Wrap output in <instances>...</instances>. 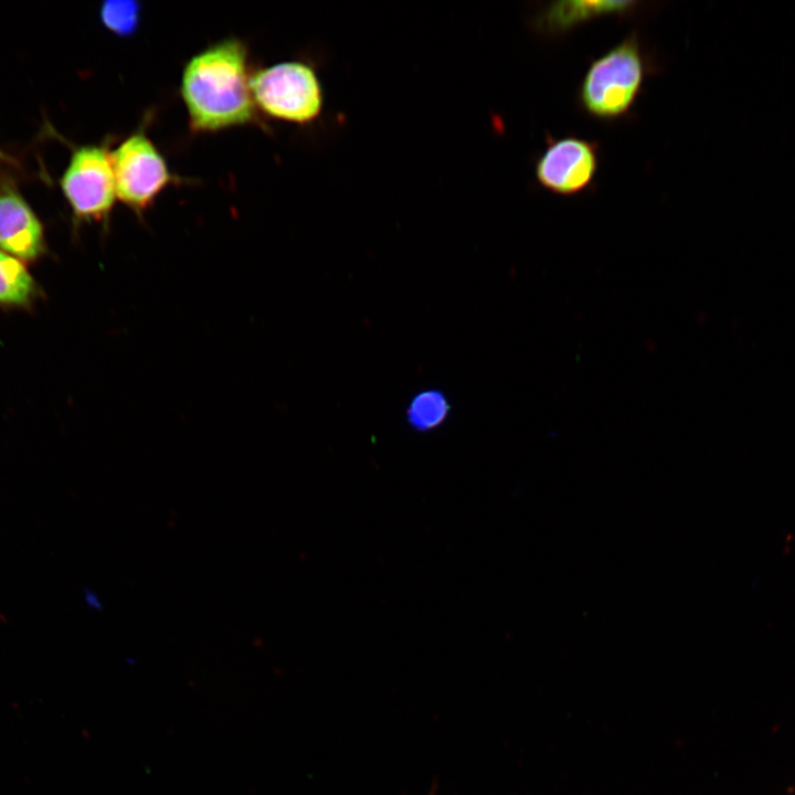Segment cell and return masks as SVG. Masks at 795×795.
<instances>
[{
  "label": "cell",
  "instance_id": "6da1fadb",
  "mask_svg": "<svg viewBox=\"0 0 795 795\" xmlns=\"http://www.w3.org/2000/svg\"><path fill=\"white\" fill-rule=\"evenodd\" d=\"M248 49L225 38L192 55L180 78V96L193 132L261 124L251 92Z\"/></svg>",
  "mask_w": 795,
  "mask_h": 795
},
{
  "label": "cell",
  "instance_id": "7a4b0ae2",
  "mask_svg": "<svg viewBox=\"0 0 795 795\" xmlns=\"http://www.w3.org/2000/svg\"><path fill=\"white\" fill-rule=\"evenodd\" d=\"M651 71L650 56L633 31L591 61L577 87V103L596 120L621 119L635 106Z\"/></svg>",
  "mask_w": 795,
  "mask_h": 795
},
{
  "label": "cell",
  "instance_id": "3957f363",
  "mask_svg": "<svg viewBox=\"0 0 795 795\" xmlns=\"http://www.w3.org/2000/svg\"><path fill=\"white\" fill-rule=\"evenodd\" d=\"M250 85L258 113L271 118L306 126L322 114V85L308 61L292 60L258 68L252 73Z\"/></svg>",
  "mask_w": 795,
  "mask_h": 795
},
{
  "label": "cell",
  "instance_id": "277c9868",
  "mask_svg": "<svg viewBox=\"0 0 795 795\" xmlns=\"http://www.w3.org/2000/svg\"><path fill=\"white\" fill-rule=\"evenodd\" d=\"M60 186L75 223H102L107 227L117 199L108 142L75 148Z\"/></svg>",
  "mask_w": 795,
  "mask_h": 795
},
{
  "label": "cell",
  "instance_id": "5b68a950",
  "mask_svg": "<svg viewBox=\"0 0 795 795\" xmlns=\"http://www.w3.org/2000/svg\"><path fill=\"white\" fill-rule=\"evenodd\" d=\"M117 199L141 216L177 178L144 128L110 150Z\"/></svg>",
  "mask_w": 795,
  "mask_h": 795
},
{
  "label": "cell",
  "instance_id": "8992f818",
  "mask_svg": "<svg viewBox=\"0 0 795 795\" xmlns=\"http://www.w3.org/2000/svg\"><path fill=\"white\" fill-rule=\"evenodd\" d=\"M600 167V144L575 135H545V146L534 161L537 183L560 197H575L592 187Z\"/></svg>",
  "mask_w": 795,
  "mask_h": 795
},
{
  "label": "cell",
  "instance_id": "52a82bcc",
  "mask_svg": "<svg viewBox=\"0 0 795 795\" xmlns=\"http://www.w3.org/2000/svg\"><path fill=\"white\" fill-rule=\"evenodd\" d=\"M0 250L24 262L46 254L44 227L29 203L12 189L0 192Z\"/></svg>",
  "mask_w": 795,
  "mask_h": 795
},
{
  "label": "cell",
  "instance_id": "ba28073f",
  "mask_svg": "<svg viewBox=\"0 0 795 795\" xmlns=\"http://www.w3.org/2000/svg\"><path fill=\"white\" fill-rule=\"evenodd\" d=\"M639 1H555L541 8L532 19L533 28L548 36L564 35L582 24L606 17L635 12Z\"/></svg>",
  "mask_w": 795,
  "mask_h": 795
},
{
  "label": "cell",
  "instance_id": "9c48e42d",
  "mask_svg": "<svg viewBox=\"0 0 795 795\" xmlns=\"http://www.w3.org/2000/svg\"><path fill=\"white\" fill-rule=\"evenodd\" d=\"M41 296L24 263L0 250V307L30 309Z\"/></svg>",
  "mask_w": 795,
  "mask_h": 795
},
{
  "label": "cell",
  "instance_id": "30bf717a",
  "mask_svg": "<svg viewBox=\"0 0 795 795\" xmlns=\"http://www.w3.org/2000/svg\"><path fill=\"white\" fill-rule=\"evenodd\" d=\"M451 410V402L441 390L426 389L410 400L406 422L416 432H430L448 418Z\"/></svg>",
  "mask_w": 795,
  "mask_h": 795
},
{
  "label": "cell",
  "instance_id": "8fae6325",
  "mask_svg": "<svg viewBox=\"0 0 795 795\" xmlns=\"http://www.w3.org/2000/svg\"><path fill=\"white\" fill-rule=\"evenodd\" d=\"M141 11V3L136 0H107L99 9V19L109 32L126 38L138 31Z\"/></svg>",
  "mask_w": 795,
  "mask_h": 795
},
{
  "label": "cell",
  "instance_id": "7c38bea8",
  "mask_svg": "<svg viewBox=\"0 0 795 795\" xmlns=\"http://www.w3.org/2000/svg\"><path fill=\"white\" fill-rule=\"evenodd\" d=\"M428 795H436V785H434Z\"/></svg>",
  "mask_w": 795,
  "mask_h": 795
},
{
  "label": "cell",
  "instance_id": "4fadbf2b",
  "mask_svg": "<svg viewBox=\"0 0 795 795\" xmlns=\"http://www.w3.org/2000/svg\"><path fill=\"white\" fill-rule=\"evenodd\" d=\"M3 158V152L0 150V159Z\"/></svg>",
  "mask_w": 795,
  "mask_h": 795
}]
</instances>
